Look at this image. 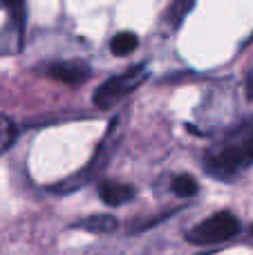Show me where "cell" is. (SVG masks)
Instances as JSON below:
<instances>
[{
    "mask_svg": "<svg viewBox=\"0 0 253 255\" xmlns=\"http://www.w3.org/2000/svg\"><path fill=\"white\" fill-rule=\"evenodd\" d=\"M134 186L121 184V181H103L99 186V197L103 199V204L108 206H124V204L134 199Z\"/></svg>",
    "mask_w": 253,
    "mask_h": 255,
    "instance_id": "6",
    "label": "cell"
},
{
    "mask_svg": "<svg viewBox=\"0 0 253 255\" xmlns=\"http://www.w3.org/2000/svg\"><path fill=\"white\" fill-rule=\"evenodd\" d=\"M253 166V117L224 132L204 152V170L220 181H233Z\"/></svg>",
    "mask_w": 253,
    "mask_h": 255,
    "instance_id": "1",
    "label": "cell"
},
{
    "mask_svg": "<svg viewBox=\"0 0 253 255\" xmlns=\"http://www.w3.org/2000/svg\"><path fill=\"white\" fill-rule=\"evenodd\" d=\"M242 224L233 213L222 211L215 213V215L206 217L204 222L195 224L191 231H188V242L195 244V247H211V244H220L227 242V240H233L238 233H240Z\"/></svg>",
    "mask_w": 253,
    "mask_h": 255,
    "instance_id": "3",
    "label": "cell"
},
{
    "mask_svg": "<svg viewBox=\"0 0 253 255\" xmlns=\"http://www.w3.org/2000/svg\"><path fill=\"white\" fill-rule=\"evenodd\" d=\"M148 79V67L146 65H134L128 72H121L117 76H110L108 81H103L97 90H94L92 103L99 110H108V108L117 106L119 101H124L126 97L134 92L143 81Z\"/></svg>",
    "mask_w": 253,
    "mask_h": 255,
    "instance_id": "2",
    "label": "cell"
},
{
    "mask_svg": "<svg viewBox=\"0 0 253 255\" xmlns=\"http://www.w3.org/2000/svg\"><path fill=\"white\" fill-rule=\"evenodd\" d=\"M47 74L54 81L65 85H83L90 79V67L81 61H61L47 67Z\"/></svg>",
    "mask_w": 253,
    "mask_h": 255,
    "instance_id": "5",
    "label": "cell"
},
{
    "mask_svg": "<svg viewBox=\"0 0 253 255\" xmlns=\"http://www.w3.org/2000/svg\"><path fill=\"white\" fill-rule=\"evenodd\" d=\"M197 181L191 175H175L170 181V190H173L177 197H193L197 193Z\"/></svg>",
    "mask_w": 253,
    "mask_h": 255,
    "instance_id": "9",
    "label": "cell"
},
{
    "mask_svg": "<svg viewBox=\"0 0 253 255\" xmlns=\"http://www.w3.org/2000/svg\"><path fill=\"white\" fill-rule=\"evenodd\" d=\"M139 45V38L132 31H119L115 38L110 40V49L117 56H126V54H132Z\"/></svg>",
    "mask_w": 253,
    "mask_h": 255,
    "instance_id": "8",
    "label": "cell"
},
{
    "mask_svg": "<svg viewBox=\"0 0 253 255\" xmlns=\"http://www.w3.org/2000/svg\"><path fill=\"white\" fill-rule=\"evenodd\" d=\"M13 139H16V126L4 115H0V154L13 143Z\"/></svg>",
    "mask_w": 253,
    "mask_h": 255,
    "instance_id": "10",
    "label": "cell"
},
{
    "mask_svg": "<svg viewBox=\"0 0 253 255\" xmlns=\"http://www.w3.org/2000/svg\"><path fill=\"white\" fill-rule=\"evenodd\" d=\"M245 92H247V97L253 101V67L249 70V74H247V81H245Z\"/></svg>",
    "mask_w": 253,
    "mask_h": 255,
    "instance_id": "12",
    "label": "cell"
},
{
    "mask_svg": "<svg viewBox=\"0 0 253 255\" xmlns=\"http://www.w3.org/2000/svg\"><path fill=\"white\" fill-rule=\"evenodd\" d=\"M191 9H193V2H182V4L177 2V4H173V9H170V18H173V25L177 27L179 22H182V16H184L186 11H191Z\"/></svg>",
    "mask_w": 253,
    "mask_h": 255,
    "instance_id": "11",
    "label": "cell"
},
{
    "mask_svg": "<svg viewBox=\"0 0 253 255\" xmlns=\"http://www.w3.org/2000/svg\"><path fill=\"white\" fill-rule=\"evenodd\" d=\"M22 29H25V4L0 2V56L20 52Z\"/></svg>",
    "mask_w": 253,
    "mask_h": 255,
    "instance_id": "4",
    "label": "cell"
},
{
    "mask_svg": "<svg viewBox=\"0 0 253 255\" xmlns=\"http://www.w3.org/2000/svg\"><path fill=\"white\" fill-rule=\"evenodd\" d=\"M119 222H117L115 215H106V213H99V215H90L85 220L76 222L74 229H83L88 233H97V235H103V233H115Z\"/></svg>",
    "mask_w": 253,
    "mask_h": 255,
    "instance_id": "7",
    "label": "cell"
}]
</instances>
